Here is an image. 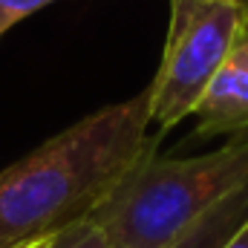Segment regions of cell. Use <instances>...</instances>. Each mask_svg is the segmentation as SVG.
<instances>
[{
    "label": "cell",
    "mask_w": 248,
    "mask_h": 248,
    "mask_svg": "<svg viewBox=\"0 0 248 248\" xmlns=\"http://www.w3.org/2000/svg\"><path fill=\"white\" fill-rule=\"evenodd\" d=\"M248 219V182L214 205L199 222H193L182 237H176L165 248H222L234 231Z\"/></svg>",
    "instance_id": "cell-5"
},
{
    "label": "cell",
    "mask_w": 248,
    "mask_h": 248,
    "mask_svg": "<svg viewBox=\"0 0 248 248\" xmlns=\"http://www.w3.org/2000/svg\"><path fill=\"white\" fill-rule=\"evenodd\" d=\"M246 182L248 133L190 159H165L156 150L87 219L116 248H165Z\"/></svg>",
    "instance_id": "cell-2"
},
{
    "label": "cell",
    "mask_w": 248,
    "mask_h": 248,
    "mask_svg": "<svg viewBox=\"0 0 248 248\" xmlns=\"http://www.w3.org/2000/svg\"><path fill=\"white\" fill-rule=\"evenodd\" d=\"M49 3H55V0H0V38H3L15 23H20L23 17L35 15L38 9H44V6H49Z\"/></svg>",
    "instance_id": "cell-7"
},
{
    "label": "cell",
    "mask_w": 248,
    "mask_h": 248,
    "mask_svg": "<svg viewBox=\"0 0 248 248\" xmlns=\"http://www.w3.org/2000/svg\"><path fill=\"white\" fill-rule=\"evenodd\" d=\"M190 119H196L193 133L205 139L248 133V23Z\"/></svg>",
    "instance_id": "cell-4"
},
{
    "label": "cell",
    "mask_w": 248,
    "mask_h": 248,
    "mask_svg": "<svg viewBox=\"0 0 248 248\" xmlns=\"http://www.w3.org/2000/svg\"><path fill=\"white\" fill-rule=\"evenodd\" d=\"M222 248H248V219L237 228V231H234V237H231Z\"/></svg>",
    "instance_id": "cell-8"
},
{
    "label": "cell",
    "mask_w": 248,
    "mask_h": 248,
    "mask_svg": "<svg viewBox=\"0 0 248 248\" xmlns=\"http://www.w3.org/2000/svg\"><path fill=\"white\" fill-rule=\"evenodd\" d=\"M46 248H116V246L104 237V231L93 219H81V222L63 228L61 234H55Z\"/></svg>",
    "instance_id": "cell-6"
},
{
    "label": "cell",
    "mask_w": 248,
    "mask_h": 248,
    "mask_svg": "<svg viewBox=\"0 0 248 248\" xmlns=\"http://www.w3.org/2000/svg\"><path fill=\"white\" fill-rule=\"evenodd\" d=\"M49 240H52V237H49ZM49 240H38V243H29V246H20V248H46Z\"/></svg>",
    "instance_id": "cell-9"
},
{
    "label": "cell",
    "mask_w": 248,
    "mask_h": 248,
    "mask_svg": "<svg viewBox=\"0 0 248 248\" xmlns=\"http://www.w3.org/2000/svg\"><path fill=\"white\" fill-rule=\"evenodd\" d=\"M246 15H248V6H246Z\"/></svg>",
    "instance_id": "cell-11"
},
{
    "label": "cell",
    "mask_w": 248,
    "mask_h": 248,
    "mask_svg": "<svg viewBox=\"0 0 248 248\" xmlns=\"http://www.w3.org/2000/svg\"><path fill=\"white\" fill-rule=\"evenodd\" d=\"M248 23L234 0H170V26L150 93V122L159 133L193 116L208 84Z\"/></svg>",
    "instance_id": "cell-3"
},
{
    "label": "cell",
    "mask_w": 248,
    "mask_h": 248,
    "mask_svg": "<svg viewBox=\"0 0 248 248\" xmlns=\"http://www.w3.org/2000/svg\"><path fill=\"white\" fill-rule=\"evenodd\" d=\"M234 3H240V6H248V0H234Z\"/></svg>",
    "instance_id": "cell-10"
},
{
    "label": "cell",
    "mask_w": 248,
    "mask_h": 248,
    "mask_svg": "<svg viewBox=\"0 0 248 248\" xmlns=\"http://www.w3.org/2000/svg\"><path fill=\"white\" fill-rule=\"evenodd\" d=\"M150 93L101 107L0 173V248L49 240L87 219L162 136H150Z\"/></svg>",
    "instance_id": "cell-1"
}]
</instances>
